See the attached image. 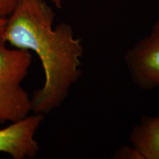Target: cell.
I'll use <instances>...</instances> for the list:
<instances>
[{
    "mask_svg": "<svg viewBox=\"0 0 159 159\" xmlns=\"http://www.w3.org/2000/svg\"><path fill=\"white\" fill-rule=\"evenodd\" d=\"M55 17V11L45 0H19L7 18L1 39L39 57L45 81L33 93L31 108L33 113L43 115L61 106L79 80L84 50L70 25L62 22L53 28Z\"/></svg>",
    "mask_w": 159,
    "mask_h": 159,
    "instance_id": "1",
    "label": "cell"
},
{
    "mask_svg": "<svg viewBox=\"0 0 159 159\" xmlns=\"http://www.w3.org/2000/svg\"><path fill=\"white\" fill-rule=\"evenodd\" d=\"M31 64L30 52L10 49L0 39V124L19 122L30 114L31 98L21 83Z\"/></svg>",
    "mask_w": 159,
    "mask_h": 159,
    "instance_id": "2",
    "label": "cell"
},
{
    "mask_svg": "<svg viewBox=\"0 0 159 159\" xmlns=\"http://www.w3.org/2000/svg\"><path fill=\"white\" fill-rule=\"evenodd\" d=\"M124 58L131 80L137 87L159 91V19L148 35L127 50Z\"/></svg>",
    "mask_w": 159,
    "mask_h": 159,
    "instance_id": "3",
    "label": "cell"
},
{
    "mask_svg": "<svg viewBox=\"0 0 159 159\" xmlns=\"http://www.w3.org/2000/svg\"><path fill=\"white\" fill-rule=\"evenodd\" d=\"M44 119L45 115L34 113L1 129L0 152L8 154L13 159L35 158L39 145L35 136Z\"/></svg>",
    "mask_w": 159,
    "mask_h": 159,
    "instance_id": "4",
    "label": "cell"
},
{
    "mask_svg": "<svg viewBox=\"0 0 159 159\" xmlns=\"http://www.w3.org/2000/svg\"><path fill=\"white\" fill-rule=\"evenodd\" d=\"M129 141L144 159H159V115L142 116L131 130Z\"/></svg>",
    "mask_w": 159,
    "mask_h": 159,
    "instance_id": "5",
    "label": "cell"
},
{
    "mask_svg": "<svg viewBox=\"0 0 159 159\" xmlns=\"http://www.w3.org/2000/svg\"><path fill=\"white\" fill-rule=\"evenodd\" d=\"M114 159H144L139 151L134 146H124L117 150L113 156Z\"/></svg>",
    "mask_w": 159,
    "mask_h": 159,
    "instance_id": "6",
    "label": "cell"
},
{
    "mask_svg": "<svg viewBox=\"0 0 159 159\" xmlns=\"http://www.w3.org/2000/svg\"><path fill=\"white\" fill-rule=\"evenodd\" d=\"M19 2V0H0V17H9Z\"/></svg>",
    "mask_w": 159,
    "mask_h": 159,
    "instance_id": "7",
    "label": "cell"
},
{
    "mask_svg": "<svg viewBox=\"0 0 159 159\" xmlns=\"http://www.w3.org/2000/svg\"><path fill=\"white\" fill-rule=\"evenodd\" d=\"M7 25V18L0 17V39L2 37L4 32L5 30Z\"/></svg>",
    "mask_w": 159,
    "mask_h": 159,
    "instance_id": "8",
    "label": "cell"
},
{
    "mask_svg": "<svg viewBox=\"0 0 159 159\" xmlns=\"http://www.w3.org/2000/svg\"><path fill=\"white\" fill-rule=\"evenodd\" d=\"M52 2H54V4L55 5H56L57 7H58V8H60V7H61V0H52Z\"/></svg>",
    "mask_w": 159,
    "mask_h": 159,
    "instance_id": "9",
    "label": "cell"
}]
</instances>
